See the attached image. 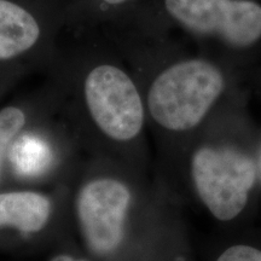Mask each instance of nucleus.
<instances>
[{"instance_id":"obj_14","label":"nucleus","mask_w":261,"mask_h":261,"mask_svg":"<svg viewBox=\"0 0 261 261\" xmlns=\"http://www.w3.org/2000/svg\"><path fill=\"white\" fill-rule=\"evenodd\" d=\"M61 2H63V3H65V0H61Z\"/></svg>"},{"instance_id":"obj_1","label":"nucleus","mask_w":261,"mask_h":261,"mask_svg":"<svg viewBox=\"0 0 261 261\" xmlns=\"http://www.w3.org/2000/svg\"><path fill=\"white\" fill-rule=\"evenodd\" d=\"M62 46L47 70L60 116L85 156L125 163L144 172L148 113L142 87L121 52L102 35Z\"/></svg>"},{"instance_id":"obj_10","label":"nucleus","mask_w":261,"mask_h":261,"mask_svg":"<svg viewBox=\"0 0 261 261\" xmlns=\"http://www.w3.org/2000/svg\"><path fill=\"white\" fill-rule=\"evenodd\" d=\"M143 0H65L64 29L79 37L108 35L122 28Z\"/></svg>"},{"instance_id":"obj_7","label":"nucleus","mask_w":261,"mask_h":261,"mask_svg":"<svg viewBox=\"0 0 261 261\" xmlns=\"http://www.w3.org/2000/svg\"><path fill=\"white\" fill-rule=\"evenodd\" d=\"M69 179L50 187L19 185L0 191V234L34 249L71 238Z\"/></svg>"},{"instance_id":"obj_3","label":"nucleus","mask_w":261,"mask_h":261,"mask_svg":"<svg viewBox=\"0 0 261 261\" xmlns=\"http://www.w3.org/2000/svg\"><path fill=\"white\" fill-rule=\"evenodd\" d=\"M128 62L144 96L148 121L171 135L198 128L228 90L225 68L205 56L171 55L168 35L109 38Z\"/></svg>"},{"instance_id":"obj_8","label":"nucleus","mask_w":261,"mask_h":261,"mask_svg":"<svg viewBox=\"0 0 261 261\" xmlns=\"http://www.w3.org/2000/svg\"><path fill=\"white\" fill-rule=\"evenodd\" d=\"M60 114L29 127L10 149L8 169L24 187H50L67 181L84 158Z\"/></svg>"},{"instance_id":"obj_5","label":"nucleus","mask_w":261,"mask_h":261,"mask_svg":"<svg viewBox=\"0 0 261 261\" xmlns=\"http://www.w3.org/2000/svg\"><path fill=\"white\" fill-rule=\"evenodd\" d=\"M61 0H0V64L48 70L64 31Z\"/></svg>"},{"instance_id":"obj_12","label":"nucleus","mask_w":261,"mask_h":261,"mask_svg":"<svg viewBox=\"0 0 261 261\" xmlns=\"http://www.w3.org/2000/svg\"><path fill=\"white\" fill-rule=\"evenodd\" d=\"M215 261H261V250L247 244H236L224 250Z\"/></svg>"},{"instance_id":"obj_9","label":"nucleus","mask_w":261,"mask_h":261,"mask_svg":"<svg viewBox=\"0 0 261 261\" xmlns=\"http://www.w3.org/2000/svg\"><path fill=\"white\" fill-rule=\"evenodd\" d=\"M60 114L56 89L47 79L46 84L17 103L0 109V182L8 168L10 149L25 129Z\"/></svg>"},{"instance_id":"obj_4","label":"nucleus","mask_w":261,"mask_h":261,"mask_svg":"<svg viewBox=\"0 0 261 261\" xmlns=\"http://www.w3.org/2000/svg\"><path fill=\"white\" fill-rule=\"evenodd\" d=\"M173 29L228 52L252 51L261 45V0H143L114 33L168 35Z\"/></svg>"},{"instance_id":"obj_2","label":"nucleus","mask_w":261,"mask_h":261,"mask_svg":"<svg viewBox=\"0 0 261 261\" xmlns=\"http://www.w3.org/2000/svg\"><path fill=\"white\" fill-rule=\"evenodd\" d=\"M71 238L93 261H130L158 225L143 172L84 156L69 179Z\"/></svg>"},{"instance_id":"obj_11","label":"nucleus","mask_w":261,"mask_h":261,"mask_svg":"<svg viewBox=\"0 0 261 261\" xmlns=\"http://www.w3.org/2000/svg\"><path fill=\"white\" fill-rule=\"evenodd\" d=\"M47 261H93L89 255H86L80 247L74 242L73 238L62 241L58 243V248L52 253Z\"/></svg>"},{"instance_id":"obj_13","label":"nucleus","mask_w":261,"mask_h":261,"mask_svg":"<svg viewBox=\"0 0 261 261\" xmlns=\"http://www.w3.org/2000/svg\"><path fill=\"white\" fill-rule=\"evenodd\" d=\"M156 226H158V225H156ZM155 228L151 231V233L149 234L148 238L145 240V242L143 243V246L139 248V250L137 252L136 255L132 257V260L130 261H156L155 246H154Z\"/></svg>"},{"instance_id":"obj_6","label":"nucleus","mask_w":261,"mask_h":261,"mask_svg":"<svg viewBox=\"0 0 261 261\" xmlns=\"http://www.w3.org/2000/svg\"><path fill=\"white\" fill-rule=\"evenodd\" d=\"M189 175L196 196L212 217L230 221L246 208L256 181V166L236 148L203 143L191 151Z\"/></svg>"}]
</instances>
